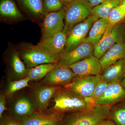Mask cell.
<instances>
[{"label":"cell","mask_w":125,"mask_h":125,"mask_svg":"<svg viewBox=\"0 0 125 125\" xmlns=\"http://www.w3.org/2000/svg\"><path fill=\"white\" fill-rule=\"evenodd\" d=\"M32 14L41 17L46 14L43 6L42 0H18Z\"/></svg>","instance_id":"cell-24"},{"label":"cell","mask_w":125,"mask_h":125,"mask_svg":"<svg viewBox=\"0 0 125 125\" xmlns=\"http://www.w3.org/2000/svg\"><path fill=\"white\" fill-rule=\"evenodd\" d=\"M67 34L63 30L47 38L42 39L37 45L59 58L64 49Z\"/></svg>","instance_id":"cell-12"},{"label":"cell","mask_w":125,"mask_h":125,"mask_svg":"<svg viewBox=\"0 0 125 125\" xmlns=\"http://www.w3.org/2000/svg\"><path fill=\"white\" fill-rule=\"evenodd\" d=\"M97 125H116L114 122L109 118L105 119L100 122Z\"/></svg>","instance_id":"cell-33"},{"label":"cell","mask_w":125,"mask_h":125,"mask_svg":"<svg viewBox=\"0 0 125 125\" xmlns=\"http://www.w3.org/2000/svg\"><path fill=\"white\" fill-rule=\"evenodd\" d=\"M109 118L116 125H125V98L111 107Z\"/></svg>","instance_id":"cell-23"},{"label":"cell","mask_w":125,"mask_h":125,"mask_svg":"<svg viewBox=\"0 0 125 125\" xmlns=\"http://www.w3.org/2000/svg\"><path fill=\"white\" fill-rule=\"evenodd\" d=\"M125 98V90L120 83H109L103 96L94 104L105 105L111 107Z\"/></svg>","instance_id":"cell-13"},{"label":"cell","mask_w":125,"mask_h":125,"mask_svg":"<svg viewBox=\"0 0 125 125\" xmlns=\"http://www.w3.org/2000/svg\"><path fill=\"white\" fill-rule=\"evenodd\" d=\"M121 5L125 10V0H122Z\"/></svg>","instance_id":"cell-35"},{"label":"cell","mask_w":125,"mask_h":125,"mask_svg":"<svg viewBox=\"0 0 125 125\" xmlns=\"http://www.w3.org/2000/svg\"><path fill=\"white\" fill-rule=\"evenodd\" d=\"M62 2L64 3V5L69 3L71 1H72L73 0H61Z\"/></svg>","instance_id":"cell-36"},{"label":"cell","mask_w":125,"mask_h":125,"mask_svg":"<svg viewBox=\"0 0 125 125\" xmlns=\"http://www.w3.org/2000/svg\"><path fill=\"white\" fill-rule=\"evenodd\" d=\"M53 113L76 112L89 109L94 105L90 98H84L64 87H58L54 97Z\"/></svg>","instance_id":"cell-1"},{"label":"cell","mask_w":125,"mask_h":125,"mask_svg":"<svg viewBox=\"0 0 125 125\" xmlns=\"http://www.w3.org/2000/svg\"><path fill=\"white\" fill-rule=\"evenodd\" d=\"M125 20V10L121 5L112 10L108 16V25L114 26L123 22Z\"/></svg>","instance_id":"cell-25"},{"label":"cell","mask_w":125,"mask_h":125,"mask_svg":"<svg viewBox=\"0 0 125 125\" xmlns=\"http://www.w3.org/2000/svg\"><path fill=\"white\" fill-rule=\"evenodd\" d=\"M30 80L28 77L20 80L10 82L8 88V93L11 94L25 87H29V83Z\"/></svg>","instance_id":"cell-28"},{"label":"cell","mask_w":125,"mask_h":125,"mask_svg":"<svg viewBox=\"0 0 125 125\" xmlns=\"http://www.w3.org/2000/svg\"><path fill=\"white\" fill-rule=\"evenodd\" d=\"M1 119V125H21V121L17 118L8 117Z\"/></svg>","instance_id":"cell-30"},{"label":"cell","mask_w":125,"mask_h":125,"mask_svg":"<svg viewBox=\"0 0 125 125\" xmlns=\"http://www.w3.org/2000/svg\"><path fill=\"white\" fill-rule=\"evenodd\" d=\"M122 59L125 60V41L117 43L108 49L99 61L103 71L108 66Z\"/></svg>","instance_id":"cell-15"},{"label":"cell","mask_w":125,"mask_h":125,"mask_svg":"<svg viewBox=\"0 0 125 125\" xmlns=\"http://www.w3.org/2000/svg\"><path fill=\"white\" fill-rule=\"evenodd\" d=\"M122 0H106L100 4L93 7L92 15L99 19H108L110 12L113 9L121 5Z\"/></svg>","instance_id":"cell-19"},{"label":"cell","mask_w":125,"mask_h":125,"mask_svg":"<svg viewBox=\"0 0 125 125\" xmlns=\"http://www.w3.org/2000/svg\"><path fill=\"white\" fill-rule=\"evenodd\" d=\"M58 87H42L36 92V99L38 107L40 110L46 108L51 99L54 94Z\"/></svg>","instance_id":"cell-18"},{"label":"cell","mask_w":125,"mask_h":125,"mask_svg":"<svg viewBox=\"0 0 125 125\" xmlns=\"http://www.w3.org/2000/svg\"><path fill=\"white\" fill-rule=\"evenodd\" d=\"M14 112L18 119L21 121L30 116L35 112L28 99L23 97L19 99L16 103L14 107Z\"/></svg>","instance_id":"cell-20"},{"label":"cell","mask_w":125,"mask_h":125,"mask_svg":"<svg viewBox=\"0 0 125 125\" xmlns=\"http://www.w3.org/2000/svg\"><path fill=\"white\" fill-rule=\"evenodd\" d=\"M5 98L3 94H1L0 95V117L1 119L2 118V114L6 110L8 109L6 107Z\"/></svg>","instance_id":"cell-31"},{"label":"cell","mask_w":125,"mask_h":125,"mask_svg":"<svg viewBox=\"0 0 125 125\" xmlns=\"http://www.w3.org/2000/svg\"><path fill=\"white\" fill-rule=\"evenodd\" d=\"M125 76V60L122 59L103 71L101 80L108 83H120Z\"/></svg>","instance_id":"cell-14"},{"label":"cell","mask_w":125,"mask_h":125,"mask_svg":"<svg viewBox=\"0 0 125 125\" xmlns=\"http://www.w3.org/2000/svg\"><path fill=\"white\" fill-rule=\"evenodd\" d=\"M21 52L22 58L29 68L43 64L58 62V57L50 54L37 45L26 46Z\"/></svg>","instance_id":"cell-5"},{"label":"cell","mask_w":125,"mask_h":125,"mask_svg":"<svg viewBox=\"0 0 125 125\" xmlns=\"http://www.w3.org/2000/svg\"><path fill=\"white\" fill-rule=\"evenodd\" d=\"M62 114L53 113L45 114L42 113L35 112L33 114L21 121V125H43L48 124L57 125Z\"/></svg>","instance_id":"cell-16"},{"label":"cell","mask_w":125,"mask_h":125,"mask_svg":"<svg viewBox=\"0 0 125 125\" xmlns=\"http://www.w3.org/2000/svg\"><path fill=\"white\" fill-rule=\"evenodd\" d=\"M92 8L87 0H73L65 5V13L64 30L67 34L74 26L91 15Z\"/></svg>","instance_id":"cell-3"},{"label":"cell","mask_w":125,"mask_h":125,"mask_svg":"<svg viewBox=\"0 0 125 125\" xmlns=\"http://www.w3.org/2000/svg\"><path fill=\"white\" fill-rule=\"evenodd\" d=\"M69 66L77 76L101 75L103 72L99 59L94 55Z\"/></svg>","instance_id":"cell-10"},{"label":"cell","mask_w":125,"mask_h":125,"mask_svg":"<svg viewBox=\"0 0 125 125\" xmlns=\"http://www.w3.org/2000/svg\"><path fill=\"white\" fill-rule=\"evenodd\" d=\"M108 25L107 19H98L92 25L84 42L89 43L94 47L102 37Z\"/></svg>","instance_id":"cell-17"},{"label":"cell","mask_w":125,"mask_h":125,"mask_svg":"<svg viewBox=\"0 0 125 125\" xmlns=\"http://www.w3.org/2000/svg\"><path fill=\"white\" fill-rule=\"evenodd\" d=\"M94 50L92 44L83 42L73 50L61 53L59 55L58 62L69 66L93 55Z\"/></svg>","instance_id":"cell-11"},{"label":"cell","mask_w":125,"mask_h":125,"mask_svg":"<svg viewBox=\"0 0 125 125\" xmlns=\"http://www.w3.org/2000/svg\"><path fill=\"white\" fill-rule=\"evenodd\" d=\"M105 0H87L92 8L100 4Z\"/></svg>","instance_id":"cell-32"},{"label":"cell","mask_w":125,"mask_h":125,"mask_svg":"<svg viewBox=\"0 0 125 125\" xmlns=\"http://www.w3.org/2000/svg\"><path fill=\"white\" fill-rule=\"evenodd\" d=\"M56 125L55 124H46V125Z\"/></svg>","instance_id":"cell-38"},{"label":"cell","mask_w":125,"mask_h":125,"mask_svg":"<svg viewBox=\"0 0 125 125\" xmlns=\"http://www.w3.org/2000/svg\"><path fill=\"white\" fill-rule=\"evenodd\" d=\"M101 80V75L76 76L70 83L63 86L84 98L91 97L97 84Z\"/></svg>","instance_id":"cell-7"},{"label":"cell","mask_w":125,"mask_h":125,"mask_svg":"<svg viewBox=\"0 0 125 125\" xmlns=\"http://www.w3.org/2000/svg\"><path fill=\"white\" fill-rule=\"evenodd\" d=\"M0 14L2 17L9 19H20L22 14L12 0H1L0 3Z\"/></svg>","instance_id":"cell-22"},{"label":"cell","mask_w":125,"mask_h":125,"mask_svg":"<svg viewBox=\"0 0 125 125\" xmlns=\"http://www.w3.org/2000/svg\"><path fill=\"white\" fill-rule=\"evenodd\" d=\"M123 22L114 26L108 25L102 37L94 47V56L100 60L108 49L125 41Z\"/></svg>","instance_id":"cell-4"},{"label":"cell","mask_w":125,"mask_h":125,"mask_svg":"<svg viewBox=\"0 0 125 125\" xmlns=\"http://www.w3.org/2000/svg\"><path fill=\"white\" fill-rule=\"evenodd\" d=\"M43 6L46 13L59 11L64 9L61 0H42Z\"/></svg>","instance_id":"cell-27"},{"label":"cell","mask_w":125,"mask_h":125,"mask_svg":"<svg viewBox=\"0 0 125 125\" xmlns=\"http://www.w3.org/2000/svg\"><path fill=\"white\" fill-rule=\"evenodd\" d=\"M11 63L13 69L16 75L19 77L25 75L27 70L16 52H14L12 54Z\"/></svg>","instance_id":"cell-26"},{"label":"cell","mask_w":125,"mask_h":125,"mask_svg":"<svg viewBox=\"0 0 125 125\" xmlns=\"http://www.w3.org/2000/svg\"><path fill=\"white\" fill-rule=\"evenodd\" d=\"M121 85H122V87L124 88L125 90V76L124 77V79L122 80V81L120 83Z\"/></svg>","instance_id":"cell-34"},{"label":"cell","mask_w":125,"mask_h":125,"mask_svg":"<svg viewBox=\"0 0 125 125\" xmlns=\"http://www.w3.org/2000/svg\"><path fill=\"white\" fill-rule=\"evenodd\" d=\"M110 108L106 105L94 104L85 111L62 114L56 125H97L109 118Z\"/></svg>","instance_id":"cell-2"},{"label":"cell","mask_w":125,"mask_h":125,"mask_svg":"<svg viewBox=\"0 0 125 125\" xmlns=\"http://www.w3.org/2000/svg\"><path fill=\"white\" fill-rule=\"evenodd\" d=\"M124 34H125V20L124 22Z\"/></svg>","instance_id":"cell-37"},{"label":"cell","mask_w":125,"mask_h":125,"mask_svg":"<svg viewBox=\"0 0 125 125\" xmlns=\"http://www.w3.org/2000/svg\"><path fill=\"white\" fill-rule=\"evenodd\" d=\"M109 83L101 80L97 84L92 96L90 97L93 104H94L95 102L103 96Z\"/></svg>","instance_id":"cell-29"},{"label":"cell","mask_w":125,"mask_h":125,"mask_svg":"<svg viewBox=\"0 0 125 125\" xmlns=\"http://www.w3.org/2000/svg\"><path fill=\"white\" fill-rule=\"evenodd\" d=\"M65 13L64 9L47 13L42 24V39L47 38L63 31L65 27Z\"/></svg>","instance_id":"cell-8"},{"label":"cell","mask_w":125,"mask_h":125,"mask_svg":"<svg viewBox=\"0 0 125 125\" xmlns=\"http://www.w3.org/2000/svg\"><path fill=\"white\" fill-rule=\"evenodd\" d=\"M76 76L69 66L58 62L45 76L44 81L49 85L63 87Z\"/></svg>","instance_id":"cell-9"},{"label":"cell","mask_w":125,"mask_h":125,"mask_svg":"<svg viewBox=\"0 0 125 125\" xmlns=\"http://www.w3.org/2000/svg\"><path fill=\"white\" fill-rule=\"evenodd\" d=\"M57 63L43 64L29 68L27 70L26 77L29 78L31 81L40 80L46 76L54 69Z\"/></svg>","instance_id":"cell-21"},{"label":"cell","mask_w":125,"mask_h":125,"mask_svg":"<svg viewBox=\"0 0 125 125\" xmlns=\"http://www.w3.org/2000/svg\"><path fill=\"white\" fill-rule=\"evenodd\" d=\"M98 19L92 15L85 20L74 26L68 33L64 49L62 53L69 52L83 42L92 25Z\"/></svg>","instance_id":"cell-6"}]
</instances>
